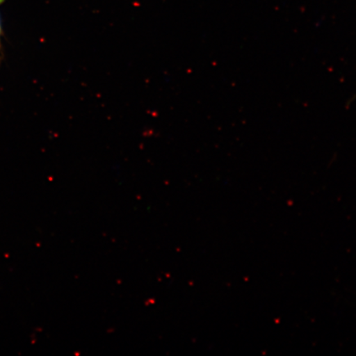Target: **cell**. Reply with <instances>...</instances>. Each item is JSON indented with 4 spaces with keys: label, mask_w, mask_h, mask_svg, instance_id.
Instances as JSON below:
<instances>
[{
    "label": "cell",
    "mask_w": 356,
    "mask_h": 356,
    "mask_svg": "<svg viewBox=\"0 0 356 356\" xmlns=\"http://www.w3.org/2000/svg\"><path fill=\"white\" fill-rule=\"evenodd\" d=\"M2 1L3 0H0V3H1ZM0 35H1V26H0Z\"/></svg>",
    "instance_id": "cell-1"
}]
</instances>
